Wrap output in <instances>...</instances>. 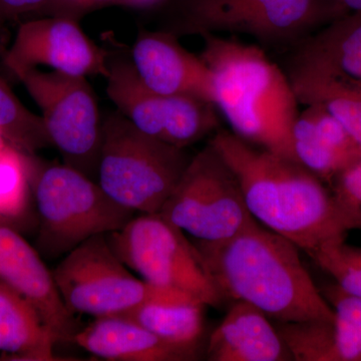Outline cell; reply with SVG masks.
Wrapping results in <instances>:
<instances>
[{
	"instance_id": "1",
	"label": "cell",
	"mask_w": 361,
	"mask_h": 361,
	"mask_svg": "<svg viewBox=\"0 0 361 361\" xmlns=\"http://www.w3.org/2000/svg\"><path fill=\"white\" fill-rule=\"evenodd\" d=\"M193 244L224 300L251 304L278 322H334L298 247L257 220L229 238Z\"/></svg>"
},
{
	"instance_id": "2",
	"label": "cell",
	"mask_w": 361,
	"mask_h": 361,
	"mask_svg": "<svg viewBox=\"0 0 361 361\" xmlns=\"http://www.w3.org/2000/svg\"><path fill=\"white\" fill-rule=\"evenodd\" d=\"M209 142L236 175L252 216L266 228L308 255L345 239L348 230L331 192L301 164L256 148L228 130H218Z\"/></svg>"
},
{
	"instance_id": "3",
	"label": "cell",
	"mask_w": 361,
	"mask_h": 361,
	"mask_svg": "<svg viewBox=\"0 0 361 361\" xmlns=\"http://www.w3.org/2000/svg\"><path fill=\"white\" fill-rule=\"evenodd\" d=\"M201 37L200 58L212 73L214 106L232 132L253 146L297 161L292 130L298 101L288 75L255 45L218 35Z\"/></svg>"
},
{
	"instance_id": "4",
	"label": "cell",
	"mask_w": 361,
	"mask_h": 361,
	"mask_svg": "<svg viewBox=\"0 0 361 361\" xmlns=\"http://www.w3.org/2000/svg\"><path fill=\"white\" fill-rule=\"evenodd\" d=\"M25 159L39 216V244L45 255H66L90 237L123 229L137 215L75 169L35 155L25 154Z\"/></svg>"
},
{
	"instance_id": "5",
	"label": "cell",
	"mask_w": 361,
	"mask_h": 361,
	"mask_svg": "<svg viewBox=\"0 0 361 361\" xmlns=\"http://www.w3.org/2000/svg\"><path fill=\"white\" fill-rule=\"evenodd\" d=\"M191 159L186 149L145 134L118 111L103 121L99 186L135 213H160Z\"/></svg>"
},
{
	"instance_id": "6",
	"label": "cell",
	"mask_w": 361,
	"mask_h": 361,
	"mask_svg": "<svg viewBox=\"0 0 361 361\" xmlns=\"http://www.w3.org/2000/svg\"><path fill=\"white\" fill-rule=\"evenodd\" d=\"M66 307L94 318L120 315L151 300L196 299L137 279L116 256L106 235L85 240L51 270Z\"/></svg>"
},
{
	"instance_id": "7",
	"label": "cell",
	"mask_w": 361,
	"mask_h": 361,
	"mask_svg": "<svg viewBox=\"0 0 361 361\" xmlns=\"http://www.w3.org/2000/svg\"><path fill=\"white\" fill-rule=\"evenodd\" d=\"M106 239L123 264L144 281L184 292L207 306L222 305L224 299L193 242L160 213L135 215L123 229L106 235Z\"/></svg>"
},
{
	"instance_id": "8",
	"label": "cell",
	"mask_w": 361,
	"mask_h": 361,
	"mask_svg": "<svg viewBox=\"0 0 361 361\" xmlns=\"http://www.w3.org/2000/svg\"><path fill=\"white\" fill-rule=\"evenodd\" d=\"M329 13H337L323 0H178L161 30L177 37L231 32L282 44L305 35Z\"/></svg>"
},
{
	"instance_id": "9",
	"label": "cell",
	"mask_w": 361,
	"mask_h": 361,
	"mask_svg": "<svg viewBox=\"0 0 361 361\" xmlns=\"http://www.w3.org/2000/svg\"><path fill=\"white\" fill-rule=\"evenodd\" d=\"M42 111L45 130L63 164L94 180L103 142V121L87 78L26 68L13 71Z\"/></svg>"
},
{
	"instance_id": "10",
	"label": "cell",
	"mask_w": 361,
	"mask_h": 361,
	"mask_svg": "<svg viewBox=\"0 0 361 361\" xmlns=\"http://www.w3.org/2000/svg\"><path fill=\"white\" fill-rule=\"evenodd\" d=\"M160 214L202 241L229 238L255 220L236 175L212 145L191 161Z\"/></svg>"
},
{
	"instance_id": "11",
	"label": "cell",
	"mask_w": 361,
	"mask_h": 361,
	"mask_svg": "<svg viewBox=\"0 0 361 361\" xmlns=\"http://www.w3.org/2000/svg\"><path fill=\"white\" fill-rule=\"evenodd\" d=\"M106 94L145 134L186 149L219 126L216 106L193 97L161 94L149 89L135 73L130 59H109Z\"/></svg>"
},
{
	"instance_id": "12",
	"label": "cell",
	"mask_w": 361,
	"mask_h": 361,
	"mask_svg": "<svg viewBox=\"0 0 361 361\" xmlns=\"http://www.w3.org/2000/svg\"><path fill=\"white\" fill-rule=\"evenodd\" d=\"M1 58L11 73L44 66L75 77L106 78L110 54L85 35L80 21L42 16L20 23Z\"/></svg>"
},
{
	"instance_id": "13",
	"label": "cell",
	"mask_w": 361,
	"mask_h": 361,
	"mask_svg": "<svg viewBox=\"0 0 361 361\" xmlns=\"http://www.w3.org/2000/svg\"><path fill=\"white\" fill-rule=\"evenodd\" d=\"M0 282L32 304L56 343L73 342L80 326L59 295L51 271L13 226L0 223Z\"/></svg>"
},
{
	"instance_id": "14",
	"label": "cell",
	"mask_w": 361,
	"mask_h": 361,
	"mask_svg": "<svg viewBox=\"0 0 361 361\" xmlns=\"http://www.w3.org/2000/svg\"><path fill=\"white\" fill-rule=\"evenodd\" d=\"M178 39L165 30H140L130 51L135 73L159 94L193 97L214 104L212 73L200 56L188 51Z\"/></svg>"
},
{
	"instance_id": "15",
	"label": "cell",
	"mask_w": 361,
	"mask_h": 361,
	"mask_svg": "<svg viewBox=\"0 0 361 361\" xmlns=\"http://www.w3.org/2000/svg\"><path fill=\"white\" fill-rule=\"evenodd\" d=\"M306 106L292 130L294 155L322 182L332 184L361 160V147L329 111L322 106Z\"/></svg>"
},
{
	"instance_id": "16",
	"label": "cell",
	"mask_w": 361,
	"mask_h": 361,
	"mask_svg": "<svg viewBox=\"0 0 361 361\" xmlns=\"http://www.w3.org/2000/svg\"><path fill=\"white\" fill-rule=\"evenodd\" d=\"M73 343L111 361H188L200 356L199 349L169 343L121 315L94 318L78 330Z\"/></svg>"
},
{
	"instance_id": "17",
	"label": "cell",
	"mask_w": 361,
	"mask_h": 361,
	"mask_svg": "<svg viewBox=\"0 0 361 361\" xmlns=\"http://www.w3.org/2000/svg\"><path fill=\"white\" fill-rule=\"evenodd\" d=\"M268 316L251 304L236 301L214 330L207 345L211 361L293 360Z\"/></svg>"
},
{
	"instance_id": "18",
	"label": "cell",
	"mask_w": 361,
	"mask_h": 361,
	"mask_svg": "<svg viewBox=\"0 0 361 361\" xmlns=\"http://www.w3.org/2000/svg\"><path fill=\"white\" fill-rule=\"evenodd\" d=\"M287 75L298 103L322 106L361 147V80L313 63H292Z\"/></svg>"
},
{
	"instance_id": "19",
	"label": "cell",
	"mask_w": 361,
	"mask_h": 361,
	"mask_svg": "<svg viewBox=\"0 0 361 361\" xmlns=\"http://www.w3.org/2000/svg\"><path fill=\"white\" fill-rule=\"evenodd\" d=\"M51 331L37 310L0 282V353L6 360H56Z\"/></svg>"
},
{
	"instance_id": "20",
	"label": "cell",
	"mask_w": 361,
	"mask_h": 361,
	"mask_svg": "<svg viewBox=\"0 0 361 361\" xmlns=\"http://www.w3.org/2000/svg\"><path fill=\"white\" fill-rule=\"evenodd\" d=\"M206 307L197 299L151 300L120 315L137 323L169 343L200 349Z\"/></svg>"
},
{
	"instance_id": "21",
	"label": "cell",
	"mask_w": 361,
	"mask_h": 361,
	"mask_svg": "<svg viewBox=\"0 0 361 361\" xmlns=\"http://www.w3.org/2000/svg\"><path fill=\"white\" fill-rule=\"evenodd\" d=\"M292 63L330 66L361 80V14L341 16L308 37Z\"/></svg>"
},
{
	"instance_id": "22",
	"label": "cell",
	"mask_w": 361,
	"mask_h": 361,
	"mask_svg": "<svg viewBox=\"0 0 361 361\" xmlns=\"http://www.w3.org/2000/svg\"><path fill=\"white\" fill-rule=\"evenodd\" d=\"M0 135L26 155L51 147L42 116L25 108L0 75Z\"/></svg>"
},
{
	"instance_id": "23",
	"label": "cell",
	"mask_w": 361,
	"mask_h": 361,
	"mask_svg": "<svg viewBox=\"0 0 361 361\" xmlns=\"http://www.w3.org/2000/svg\"><path fill=\"white\" fill-rule=\"evenodd\" d=\"M334 312L330 326L331 361H361V298L337 284L320 289Z\"/></svg>"
},
{
	"instance_id": "24",
	"label": "cell",
	"mask_w": 361,
	"mask_h": 361,
	"mask_svg": "<svg viewBox=\"0 0 361 361\" xmlns=\"http://www.w3.org/2000/svg\"><path fill=\"white\" fill-rule=\"evenodd\" d=\"M30 191L25 155L7 145L0 151V223L13 226L23 217Z\"/></svg>"
},
{
	"instance_id": "25",
	"label": "cell",
	"mask_w": 361,
	"mask_h": 361,
	"mask_svg": "<svg viewBox=\"0 0 361 361\" xmlns=\"http://www.w3.org/2000/svg\"><path fill=\"white\" fill-rule=\"evenodd\" d=\"M318 267L330 275L342 290L361 298V247L345 239L330 242L310 254Z\"/></svg>"
},
{
	"instance_id": "26",
	"label": "cell",
	"mask_w": 361,
	"mask_h": 361,
	"mask_svg": "<svg viewBox=\"0 0 361 361\" xmlns=\"http://www.w3.org/2000/svg\"><path fill=\"white\" fill-rule=\"evenodd\" d=\"M332 197L344 227L361 231V160L332 182Z\"/></svg>"
},
{
	"instance_id": "27",
	"label": "cell",
	"mask_w": 361,
	"mask_h": 361,
	"mask_svg": "<svg viewBox=\"0 0 361 361\" xmlns=\"http://www.w3.org/2000/svg\"><path fill=\"white\" fill-rule=\"evenodd\" d=\"M47 0H0V26L20 18H32Z\"/></svg>"
},
{
	"instance_id": "28",
	"label": "cell",
	"mask_w": 361,
	"mask_h": 361,
	"mask_svg": "<svg viewBox=\"0 0 361 361\" xmlns=\"http://www.w3.org/2000/svg\"><path fill=\"white\" fill-rule=\"evenodd\" d=\"M85 16V0H47L32 18L59 16L80 21Z\"/></svg>"
},
{
	"instance_id": "29",
	"label": "cell",
	"mask_w": 361,
	"mask_h": 361,
	"mask_svg": "<svg viewBox=\"0 0 361 361\" xmlns=\"http://www.w3.org/2000/svg\"><path fill=\"white\" fill-rule=\"evenodd\" d=\"M110 6H126V0H85V13Z\"/></svg>"
},
{
	"instance_id": "30",
	"label": "cell",
	"mask_w": 361,
	"mask_h": 361,
	"mask_svg": "<svg viewBox=\"0 0 361 361\" xmlns=\"http://www.w3.org/2000/svg\"><path fill=\"white\" fill-rule=\"evenodd\" d=\"M344 14H361V0H341Z\"/></svg>"
},
{
	"instance_id": "31",
	"label": "cell",
	"mask_w": 361,
	"mask_h": 361,
	"mask_svg": "<svg viewBox=\"0 0 361 361\" xmlns=\"http://www.w3.org/2000/svg\"><path fill=\"white\" fill-rule=\"evenodd\" d=\"M158 0H126V6L133 7H145L152 6Z\"/></svg>"
},
{
	"instance_id": "32",
	"label": "cell",
	"mask_w": 361,
	"mask_h": 361,
	"mask_svg": "<svg viewBox=\"0 0 361 361\" xmlns=\"http://www.w3.org/2000/svg\"><path fill=\"white\" fill-rule=\"evenodd\" d=\"M323 1L326 2L329 6H331L332 8L334 9V11L339 14V18H341V16H345V14H344L343 8H342L341 0H323Z\"/></svg>"
},
{
	"instance_id": "33",
	"label": "cell",
	"mask_w": 361,
	"mask_h": 361,
	"mask_svg": "<svg viewBox=\"0 0 361 361\" xmlns=\"http://www.w3.org/2000/svg\"><path fill=\"white\" fill-rule=\"evenodd\" d=\"M7 145L8 144H7L6 140H4V137H2V135H0V151H1L2 149L6 148Z\"/></svg>"
}]
</instances>
